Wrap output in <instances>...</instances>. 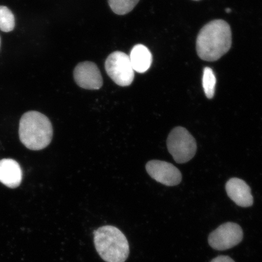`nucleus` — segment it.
Listing matches in <instances>:
<instances>
[{
	"label": "nucleus",
	"mask_w": 262,
	"mask_h": 262,
	"mask_svg": "<svg viewBox=\"0 0 262 262\" xmlns=\"http://www.w3.org/2000/svg\"><path fill=\"white\" fill-rule=\"evenodd\" d=\"M231 45L230 26L223 19H215L208 23L199 32L196 50L202 60L215 61L227 54Z\"/></svg>",
	"instance_id": "nucleus-1"
},
{
	"label": "nucleus",
	"mask_w": 262,
	"mask_h": 262,
	"mask_svg": "<svg viewBox=\"0 0 262 262\" xmlns=\"http://www.w3.org/2000/svg\"><path fill=\"white\" fill-rule=\"evenodd\" d=\"M19 136L27 148L40 150L51 143L53 137V127L50 120L37 111H29L19 122Z\"/></svg>",
	"instance_id": "nucleus-2"
},
{
	"label": "nucleus",
	"mask_w": 262,
	"mask_h": 262,
	"mask_svg": "<svg viewBox=\"0 0 262 262\" xmlns=\"http://www.w3.org/2000/svg\"><path fill=\"white\" fill-rule=\"evenodd\" d=\"M95 247L106 262H124L129 254L128 241L119 228L103 226L94 232Z\"/></svg>",
	"instance_id": "nucleus-3"
},
{
	"label": "nucleus",
	"mask_w": 262,
	"mask_h": 262,
	"mask_svg": "<svg viewBox=\"0 0 262 262\" xmlns=\"http://www.w3.org/2000/svg\"><path fill=\"white\" fill-rule=\"evenodd\" d=\"M166 143L169 152L178 163L188 162L195 155V140L184 127L178 126L173 128L169 134Z\"/></svg>",
	"instance_id": "nucleus-4"
},
{
	"label": "nucleus",
	"mask_w": 262,
	"mask_h": 262,
	"mask_svg": "<svg viewBox=\"0 0 262 262\" xmlns=\"http://www.w3.org/2000/svg\"><path fill=\"white\" fill-rule=\"evenodd\" d=\"M104 67L109 77L119 86L132 84L135 75L128 55L121 51L113 52L106 58Z\"/></svg>",
	"instance_id": "nucleus-5"
},
{
	"label": "nucleus",
	"mask_w": 262,
	"mask_h": 262,
	"mask_svg": "<svg viewBox=\"0 0 262 262\" xmlns=\"http://www.w3.org/2000/svg\"><path fill=\"white\" fill-rule=\"evenodd\" d=\"M243 231L235 223L228 222L212 232L209 235V245L214 250L224 251L233 248L243 239Z\"/></svg>",
	"instance_id": "nucleus-6"
},
{
	"label": "nucleus",
	"mask_w": 262,
	"mask_h": 262,
	"mask_svg": "<svg viewBox=\"0 0 262 262\" xmlns=\"http://www.w3.org/2000/svg\"><path fill=\"white\" fill-rule=\"evenodd\" d=\"M146 170L150 178L164 185L176 186L182 181V176L180 170L168 162L150 160L146 163Z\"/></svg>",
	"instance_id": "nucleus-7"
},
{
	"label": "nucleus",
	"mask_w": 262,
	"mask_h": 262,
	"mask_svg": "<svg viewBox=\"0 0 262 262\" xmlns=\"http://www.w3.org/2000/svg\"><path fill=\"white\" fill-rule=\"evenodd\" d=\"M74 77L78 86L84 90H98L103 86L100 71L93 62L78 63L74 69Z\"/></svg>",
	"instance_id": "nucleus-8"
},
{
	"label": "nucleus",
	"mask_w": 262,
	"mask_h": 262,
	"mask_svg": "<svg viewBox=\"0 0 262 262\" xmlns=\"http://www.w3.org/2000/svg\"><path fill=\"white\" fill-rule=\"evenodd\" d=\"M225 188L229 198L237 205L247 208L253 205L251 189L244 180L231 179L227 182Z\"/></svg>",
	"instance_id": "nucleus-9"
},
{
	"label": "nucleus",
	"mask_w": 262,
	"mask_h": 262,
	"mask_svg": "<svg viewBox=\"0 0 262 262\" xmlns=\"http://www.w3.org/2000/svg\"><path fill=\"white\" fill-rule=\"evenodd\" d=\"M20 166L14 160H0V182L11 188H17L22 181Z\"/></svg>",
	"instance_id": "nucleus-10"
},
{
	"label": "nucleus",
	"mask_w": 262,
	"mask_h": 262,
	"mask_svg": "<svg viewBox=\"0 0 262 262\" xmlns=\"http://www.w3.org/2000/svg\"><path fill=\"white\" fill-rule=\"evenodd\" d=\"M131 65L137 73H145L151 66L152 55L149 49L143 45L134 46L129 55Z\"/></svg>",
	"instance_id": "nucleus-11"
},
{
	"label": "nucleus",
	"mask_w": 262,
	"mask_h": 262,
	"mask_svg": "<svg viewBox=\"0 0 262 262\" xmlns=\"http://www.w3.org/2000/svg\"><path fill=\"white\" fill-rule=\"evenodd\" d=\"M112 11L117 15H123L132 11L140 0H107Z\"/></svg>",
	"instance_id": "nucleus-12"
},
{
	"label": "nucleus",
	"mask_w": 262,
	"mask_h": 262,
	"mask_svg": "<svg viewBox=\"0 0 262 262\" xmlns=\"http://www.w3.org/2000/svg\"><path fill=\"white\" fill-rule=\"evenodd\" d=\"M203 88L206 97L211 99L214 96L216 77L214 72L210 68L206 67L203 75Z\"/></svg>",
	"instance_id": "nucleus-13"
},
{
	"label": "nucleus",
	"mask_w": 262,
	"mask_h": 262,
	"mask_svg": "<svg viewBox=\"0 0 262 262\" xmlns=\"http://www.w3.org/2000/svg\"><path fill=\"white\" fill-rule=\"evenodd\" d=\"M15 24L14 15L11 10L6 6H0V30L11 32L14 29Z\"/></svg>",
	"instance_id": "nucleus-14"
},
{
	"label": "nucleus",
	"mask_w": 262,
	"mask_h": 262,
	"mask_svg": "<svg viewBox=\"0 0 262 262\" xmlns=\"http://www.w3.org/2000/svg\"><path fill=\"white\" fill-rule=\"evenodd\" d=\"M211 262H235L232 259L231 257L228 256H226V255H221V256H218L214 259H213Z\"/></svg>",
	"instance_id": "nucleus-15"
},
{
	"label": "nucleus",
	"mask_w": 262,
	"mask_h": 262,
	"mask_svg": "<svg viewBox=\"0 0 262 262\" xmlns=\"http://www.w3.org/2000/svg\"><path fill=\"white\" fill-rule=\"evenodd\" d=\"M226 12H227L228 13L230 12H231V9H226Z\"/></svg>",
	"instance_id": "nucleus-16"
},
{
	"label": "nucleus",
	"mask_w": 262,
	"mask_h": 262,
	"mask_svg": "<svg viewBox=\"0 0 262 262\" xmlns=\"http://www.w3.org/2000/svg\"><path fill=\"white\" fill-rule=\"evenodd\" d=\"M0 46H1V38H0Z\"/></svg>",
	"instance_id": "nucleus-17"
},
{
	"label": "nucleus",
	"mask_w": 262,
	"mask_h": 262,
	"mask_svg": "<svg viewBox=\"0 0 262 262\" xmlns=\"http://www.w3.org/2000/svg\"><path fill=\"white\" fill-rule=\"evenodd\" d=\"M194 1H200V0H194Z\"/></svg>",
	"instance_id": "nucleus-18"
}]
</instances>
